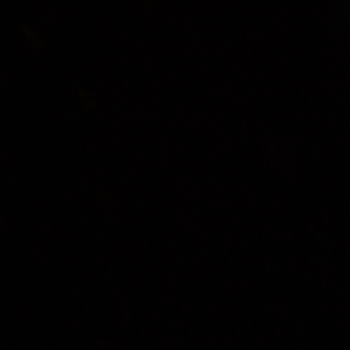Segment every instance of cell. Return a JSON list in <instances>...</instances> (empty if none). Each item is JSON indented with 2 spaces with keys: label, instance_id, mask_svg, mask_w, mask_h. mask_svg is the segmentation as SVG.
I'll list each match as a JSON object with an SVG mask.
<instances>
[]
</instances>
